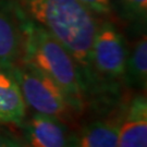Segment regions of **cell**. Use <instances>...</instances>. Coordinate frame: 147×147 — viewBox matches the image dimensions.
<instances>
[{"mask_svg":"<svg viewBox=\"0 0 147 147\" xmlns=\"http://www.w3.org/2000/svg\"><path fill=\"white\" fill-rule=\"evenodd\" d=\"M117 147H147L146 97L137 95L122 112Z\"/></svg>","mask_w":147,"mask_h":147,"instance_id":"obj_7","label":"cell"},{"mask_svg":"<svg viewBox=\"0 0 147 147\" xmlns=\"http://www.w3.org/2000/svg\"><path fill=\"white\" fill-rule=\"evenodd\" d=\"M10 71L26 106L35 112L58 118L67 124L73 121L74 115L79 113L60 86L39 70L19 62Z\"/></svg>","mask_w":147,"mask_h":147,"instance_id":"obj_3","label":"cell"},{"mask_svg":"<svg viewBox=\"0 0 147 147\" xmlns=\"http://www.w3.org/2000/svg\"><path fill=\"white\" fill-rule=\"evenodd\" d=\"M122 112L108 119H97L71 133L70 147H117Z\"/></svg>","mask_w":147,"mask_h":147,"instance_id":"obj_8","label":"cell"},{"mask_svg":"<svg viewBox=\"0 0 147 147\" xmlns=\"http://www.w3.org/2000/svg\"><path fill=\"white\" fill-rule=\"evenodd\" d=\"M129 50L123 34L110 21L98 24L90 50V70L94 82L123 78Z\"/></svg>","mask_w":147,"mask_h":147,"instance_id":"obj_4","label":"cell"},{"mask_svg":"<svg viewBox=\"0 0 147 147\" xmlns=\"http://www.w3.org/2000/svg\"><path fill=\"white\" fill-rule=\"evenodd\" d=\"M27 18L16 1L0 0V69H11L20 62Z\"/></svg>","mask_w":147,"mask_h":147,"instance_id":"obj_5","label":"cell"},{"mask_svg":"<svg viewBox=\"0 0 147 147\" xmlns=\"http://www.w3.org/2000/svg\"><path fill=\"white\" fill-rule=\"evenodd\" d=\"M123 78L132 87L145 88L147 82V39L142 36L127 55Z\"/></svg>","mask_w":147,"mask_h":147,"instance_id":"obj_10","label":"cell"},{"mask_svg":"<svg viewBox=\"0 0 147 147\" xmlns=\"http://www.w3.org/2000/svg\"><path fill=\"white\" fill-rule=\"evenodd\" d=\"M0 147H24L20 137L0 127Z\"/></svg>","mask_w":147,"mask_h":147,"instance_id":"obj_13","label":"cell"},{"mask_svg":"<svg viewBox=\"0 0 147 147\" xmlns=\"http://www.w3.org/2000/svg\"><path fill=\"white\" fill-rule=\"evenodd\" d=\"M20 126L24 147H70L71 132L58 118L35 112Z\"/></svg>","mask_w":147,"mask_h":147,"instance_id":"obj_6","label":"cell"},{"mask_svg":"<svg viewBox=\"0 0 147 147\" xmlns=\"http://www.w3.org/2000/svg\"><path fill=\"white\" fill-rule=\"evenodd\" d=\"M21 62L32 65L60 86L74 109L82 112L87 87L78 63L49 32L27 18Z\"/></svg>","mask_w":147,"mask_h":147,"instance_id":"obj_2","label":"cell"},{"mask_svg":"<svg viewBox=\"0 0 147 147\" xmlns=\"http://www.w3.org/2000/svg\"><path fill=\"white\" fill-rule=\"evenodd\" d=\"M33 21L62 44L80 67L85 84L94 83L90 50L98 27L96 14L80 0H24Z\"/></svg>","mask_w":147,"mask_h":147,"instance_id":"obj_1","label":"cell"},{"mask_svg":"<svg viewBox=\"0 0 147 147\" xmlns=\"http://www.w3.org/2000/svg\"><path fill=\"white\" fill-rule=\"evenodd\" d=\"M85 7L97 16H105L111 11L110 0H80Z\"/></svg>","mask_w":147,"mask_h":147,"instance_id":"obj_12","label":"cell"},{"mask_svg":"<svg viewBox=\"0 0 147 147\" xmlns=\"http://www.w3.org/2000/svg\"><path fill=\"white\" fill-rule=\"evenodd\" d=\"M111 10L127 22L143 23L147 18V0H110Z\"/></svg>","mask_w":147,"mask_h":147,"instance_id":"obj_11","label":"cell"},{"mask_svg":"<svg viewBox=\"0 0 147 147\" xmlns=\"http://www.w3.org/2000/svg\"><path fill=\"white\" fill-rule=\"evenodd\" d=\"M26 104L10 69H0V123L21 125Z\"/></svg>","mask_w":147,"mask_h":147,"instance_id":"obj_9","label":"cell"}]
</instances>
